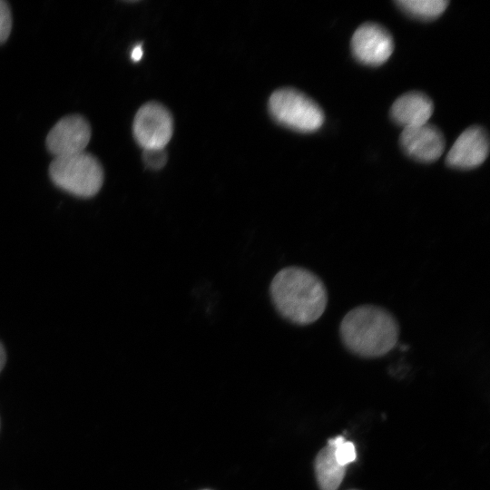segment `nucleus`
Segmentation results:
<instances>
[{
    "mask_svg": "<svg viewBox=\"0 0 490 490\" xmlns=\"http://www.w3.org/2000/svg\"><path fill=\"white\" fill-rule=\"evenodd\" d=\"M91 134V126L84 117L67 115L50 130L46 147L55 158L76 154L84 152Z\"/></svg>",
    "mask_w": 490,
    "mask_h": 490,
    "instance_id": "obj_7",
    "label": "nucleus"
},
{
    "mask_svg": "<svg viewBox=\"0 0 490 490\" xmlns=\"http://www.w3.org/2000/svg\"><path fill=\"white\" fill-rule=\"evenodd\" d=\"M434 112L432 100L424 93L413 91L399 96L391 105L392 120L403 129L425 124Z\"/></svg>",
    "mask_w": 490,
    "mask_h": 490,
    "instance_id": "obj_10",
    "label": "nucleus"
},
{
    "mask_svg": "<svg viewBox=\"0 0 490 490\" xmlns=\"http://www.w3.org/2000/svg\"><path fill=\"white\" fill-rule=\"evenodd\" d=\"M489 154V138L484 128L473 125L456 140L446 157V163L456 169L469 170L480 166Z\"/></svg>",
    "mask_w": 490,
    "mask_h": 490,
    "instance_id": "obj_8",
    "label": "nucleus"
},
{
    "mask_svg": "<svg viewBox=\"0 0 490 490\" xmlns=\"http://www.w3.org/2000/svg\"><path fill=\"white\" fill-rule=\"evenodd\" d=\"M204 490H210V489H204Z\"/></svg>",
    "mask_w": 490,
    "mask_h": 490,
    "instance_id": "obj_18",
    "label": "nucleus"
},
{
    "mask_svg": "<svg viewBox=\"0 0 490 490\" xmlns=\"http://www.w3.org/2000/svg\"><path fill=\"white\" fill-rule=\"evenodd\" d=\"M315 474L320 490H338L346 474V467L339 465L334 448L328 444L317 455Z\"/></svg>",
    "mask_w": 490,
    "mask_h": 490,
    "instance_id": "obj_11",
    "label": "nucleus"
},
{
    "mask_svg": "<svg viewBox=\"0 0 490 490\" xmlns=\"http://www.w3.org/2000/svg\"><path fill=\"white\" fill-rule=\"evenodd\" d=\"M399 324L387 309L377 305H361L349 310L339 324V336L351 353L363 358H378L397 345Z\"/></svg>",
    "mask_w": 490,
    "mask_h": 490,
    "instance_id": "obj_2",
    "label": "nucleus"
},
{
    "mask_svg": "<svg viewBox=\"0 0 490 490\" xmlns=\"http://www.w3.org/2000/svg\"><path fill=\"white\" fill-rule=\"evenodd\" d=\"M49 175L57 187L81 198L94 196L103 183L100 162L85 152L54 158L49 166Z\"/></svg>",
    "mask_w": 490,
    "mask_h": 490,
    "instance_id": "obj_3",
    "label": "nucleus"
},
{
    "mask_svg": "<svg viewBox=\"0 0 490 490\" xmlns=\"http://www.w3.org/2000/svg\"><path fill=\"white\" fill-rule=\"evenodd\" d=\"M132 132L143 150L164 149L173 132L172 114L159 103H147L135 114Z\"/></svg>",
    "mask_w": 490,
    "mask_h": 490,
    "instance_id": "obj_5",
    "label": "nucleus"
},
{
    "mask_svg": "<svg viewBox=\"0 0 490 490\" xmlns=\"http://www.w3.org/2000/svg\"><path fill=\"white\" fill-rule=\"evenodd\" d=\"M12 28V15L8 4L0 0V44L8 38Z\"/></svg>",
    "mask_w": 490,
    "mask_h": 490,
    "instance_id": "obj_15",
    "label": "nucleus"
},
{
    "mask_svg": "<svg viewBox=\"0 0 490 490\" xmlns=\"http://www.w3.org/2000/svg\"><path fill=\"white\" fill-rule=\"evenodd\" d=\"M271 301L288 321L306 326L317 321L328 305L324 282L314 272L291 266L279 270L270 286Z\"/></svg>",
    "mask_w": 490,
    "mask_h": 490,
    "instance_id": "obj_1",
    "label": "nucleus"
},
{
    "mask_svg": "<svg viewBox=\"0 0 490 490\" xmlns=\"http://www.w3.org/2000/svg\"><path fill=\"white\" fill-rule=\"evenodd\" d=\"M6 361V355L3 344L0 342V372L5 367Z\"/></svg>",
    "mask_w": 490,
    "mask_h": 490,
    "instance_id": "obj_17",
    "label": "nucleus"
},
{
    "mask_svg": "<svg viewBox=\"0 0 490 490\" xmlns=\"http://www.w3.org/2000/svg\"><path fill=\"white\" fill-rule=\"evenodd\" d=\"M399 143L406 154L423 162L436 161L443 154L446 147L442 132L428 122L403 129L399 136Z\"/></svg>",
    "mask_w": 490,
    "mask_h": 490,
    "instance_id": "obj_9",
    "label": "nucleus"
},
{
    "mask_svg": "<svg viewBox=\"0 0 490 490\" xmlns=\"http://www.w3.org/2000/svg\"><path fill=\"white\" fill-rule=\"evenodd\" d=\"M142 159L147 167L158 170L165 165L167 153L164 149L143 150Z\"/></svg>",
    "mask_w": 490,
    "mask_h": 490,
    "instance_id": "obj_14",
    "label": "nucleus"
},
{
    "mask_svg": "<svg viewBox=\"0 0 490 490\" xmlns=\"http://www.w3.org/2000/svg\"><path fill=\"white\" fill-rule=\"evenodd\" d=\"M143 54V50L142 44L135 45L131 52V58L133 62H138L141 60Z\"/></svg>",
    "mask_w": 490,
    "mask_h": 490,
    "instance_id": "obj_16",
    "label": "nucleus"
},
{
    "mask_svg": "<svg viewBox=\"0 0 490 490\" xmlns=\"http://www.w3.org/2000/svg\"><path fill=\"white\" fill-rule=\"evenodd\" d=\"M395 4L414 17L431 20L444 13L449 2L446 0H398L395 1Z\"/></svg>",
    "mask_w": 490,
    "mask_h": 490,
    "instance_id": "obj_12",
    "label": "nucleus"
},
{
    "mask_svg": "<svg viewBox=\"0 0 490 490\" xmlns=\"http://www.w3.org/2000/svg\"><path fill=\"white\" fill-rule=\"evenodd\" d=\"M269 112L279 124L300 132L318 131L325 115L320 106L305 93L293 88H281L270 97Z\"/></svg>",
    "mask_w": 490,
    "mask_h": 490,
    "instance_id": "obj_4",
    "label": "nucleus"
},
{
    "mask_svg": "<svg viewBox=\"0 0 490 490\" xmlns=\"http://www.w3.org/2000/svg\"><path fill=\"white\" fill-rule=\"evenodd\" d=\"M334 448V455L339 465L347 466L354 462L357 457L356 448L352 442L347 441L343 436H338L328 440Z\"/></svg>",
    "mask_w": 490,
    "mask_h": 490,
    "instance_id": "obj_13",
    "label": "nucleus"
},
{
    "mask_svg": "<svg viewBox=\"0 0 490 490\" xmlns=\"http://www.w3.org/2000/svg\"><path fill=\"white\" fill-rule=\"evenodd\" d=\"M350 48L354 57L361 64L378 66L386 63L394 51L390 33L376 23H364L354 32Z\"/></svg>",
    "mask_w": 490,
    "mask_h": 490,
    "instance_id": "obj_6",
    "label": "nucleus"
}]
</instances>
